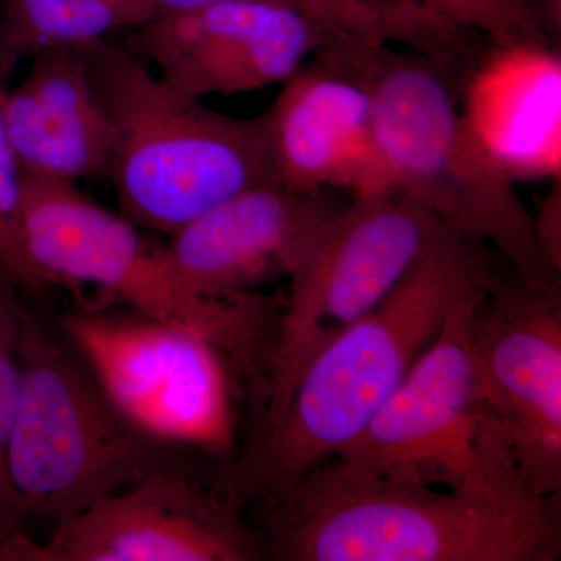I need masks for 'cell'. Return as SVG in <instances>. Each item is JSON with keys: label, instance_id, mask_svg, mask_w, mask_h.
Here are the masks:
<instances>
[{"label": "cell", "instance_id": "1", "mask_svg": "<svg viewBox=\"0 0 561 561\" xmlns=\"http://www.w3.org/2000/svg\"><path fill=\"white\" fill-rule=\"evenodd\" d=\"M486 243L451 230L375 309L302 368L278 419L234 478V494L272 502L319 465L341 456L370 426L471 291L502 278Z\"/></svg>", "mask_w": 561, "mask_h": 561}, {"label": "cell", "instance_id": "2", "mask_svg": "<svg viewBox=\"0 0 561 561\" xmlns=\"http://www.w3.org/2000/svg\"><path fill=\"white\" fill-rule=\"evenodd\" d=\"M370 76L376 147L390 190L486 243L530 289L560 295V261L511 173L465 119L456 77L430 57L390 46L373 49Z\"/></svg>", "mask_w": 561, "mask_h": 561}, {"label": "cell", "instance_id": "3", "mask_svg": "<svg viewBox=\"0 0 561 561\" xmlns=\"http://www.w3.org/2000/svg\"><path fill=\"white\" fill-rule=\"evenodd\" d=\"M273 551L289 561H553L556 500L502 507L383 481L330 459L275 501Z\"/></svg>", "mask_w": 561, "mask_h": 561}, {"label": "cell", "instance_id": "4", "mask_svg": "<svg viewBox=\"0 0 561 561\" xmlns=\"http://www.w3.org/2000/svg\"><path fill=\"white\" fill-rule=\"evenodd\" d=\"M113 130L108 175L122 216L173 234L232 195L275 183L260 116H228L108 38L80 47Z\"/></svg>", "mask_w": 561, "mask_h": 561}, {"label": "cell", "instance_id": "5", "mask_svg": "<svg viewBox=\"0 0 561 561\" xmlns=\"http://www.w3.org/2000/svg\"><path fill=\"white\" fill-rule=\"evenodd\" d=\"M22 230L28 256L50 284H92L131 311L197 332L262 401L283 305L257 291L210 297L195 289L165 247L151 245L130 220L70 181L22 172Z\"/></svg>", "mask_w": 561, "mask_h": 561}, {"label": "cell", "instance_id": "6", "mask_svg": "<svg viewBox=\"0 0 561 561\" xmlns=\"http://www.w3.org/2000/svg\"><path fill=\"white\" fill-rule=\"evenodd\" d=\"M494 284L454 306L400 389L332 459L383 481L453 491L502 507L553 501L537 500L527 489L472 354V311Z\"/></svg>", "mask_w": 561, "mask_h": 561}, {"label": "cell", "instance_id": "7", "mask_svg": "<svg viewBox=\"0 0 561 561\" xmlns=\"http://www.w3.org/2000/svg\"><path fill=\"white\" fill-rule=\"evenodd\" d=\"M20 397L9 476L20 516L55 527L102 497L169 467L161 446L133 430L72 348L20 308Z\"/></svg>", "mask_w": 561, "mask_h": 561}, {"label": "cell", "instance_id": "8", "mask_svg": "<svg viewBox=\"0 0 561 561\" xmlns=\"http://www.w3.org/2000/svg\"><path fill=\"white\" fill-rule=\"evenodd\" d=\"M451 230L400 192L353 197L331 217L289 278L268 365L261 430L278 419L306 364L375 311Z\"/></svg>", "mask_w": 561, "mask_h": 561}, {"label": "cell", "instance_id": "9", "mask_svg": "<svg viewBox=\"0 0 561 561\" xmlns=\"http://www.w3.org/2000/svg\"><path fill=\"white\" fill-rule=\"evenodd\" d=\"M62 332L103 397L144 438L221 459L234 451L236 370L208 339L131 309H79L62 319Z\"/></svg>", "mask_w": 561, "mask_h": 561}, {"label": "cell", "instance_id": "10", "mask_svg": "<svg viewBox=\"0 0 561 561\" xmlns=\"http://www.w3.org/2000/svg\"><path fill=\"white\" fill-rule=\"evenodd\" d=\"M375 44L332 38L261 114L272 179L291 191L390 190L375 139L370 57Z\"/></svg>", "mask_w": 561, "mask_h": 561}, {"label": "cell", "instance_id": "11", "mask_svg": "<svg viewBox=\"0 0 561 561\" xmlns=\"http://www.w3.org/2000/svg\"><path fill=\"white\" fill-rule=\"evenodd\" d=\"M471 343L483 389L500 416L531 496L561 491L560 295L502 276L476 302Z\"/></svg>", "mask_w": 561, "mask_h": 561}, {"label": "cell", "instance_id": "12", "mask_svg": "<svg viewBox=\"0 0 561 561\" xmlns=\"http://www.w3.org/2000/svg\"><path fill=\"white\" fill-rule=\"evenodd\" d=\"M332 38L290 7L236 0L158 14L138 28L133 51L203 101L286 83Z\"/></svg>", "mask_w": 561, "mask_h": 561}, {"label": "cell", "instance_id": "13", "mask_svg": "<svg viewBox=\"0 0 561 561\" xmlns=\"http://www.w3.org/2000/svg\"><path fill=\"white\" fill-rule=\"evenodd\" d=\"M254 545L230 507L175 468L151 472L31 542L27 561H245Z\"/></svg>", "mask_w": 561, "mask_h": 561}, {"label": "cell", "instance_id": "14", "mask_svg": "<svg viewBox=\"0 0 561 561\" xmlns=\"http://www.w3.org/2000/svg\"><path fill=\"white\" fill-rule=\"evenodd\" d=\"M342 206L327 192L262 183L184 225L165 250L195 289L238 297L268 280L290 278Z\"/></svg>", "mask_w": 561, "mask_h": 561}, {"label": "cell", "instance_id": "15", "mask_svg": "<svg viewBox=\"0 0 561 561\" xmlns=\"http://www.w3.org/2000/svg\"><path fill=\"white\" fill-rule=\"evenodd\" d=\"M459 98L476 138L513 180L559 181V46L489 44L461 77Z\"/></svg>", "mask_w": 561, "mask_h": 561}, {"label": "cell", "instance_id": "16", "mask_svg": "<svg viewBox=\"0 0 561 561\" xmlns=\"http://www.w3.org/2000/svg\"><path fill=\"white\" fill-rule=\"evenodd\" d=\"M3 92L2 122L21 171L70 181L108 175L113 130L79 49L44 51Z\"/></svg>", "mask_w": 561, "mask_h": 561}, {"label": "cell", "instance_id": "17", "mask_svg": "<svg viewBox=\"0 0 561 561\" xmlns=\"http://www.w3.org/2000/svg\"><path fill=\"white\" fill-rule=\"evenodd\" d=\"M158 14L154 0H3L0 77L24 58L80 49L122 28H140Z\"/></svg>", "mask_w": 561, "mask_h": 561}, {"label": "cell", "instance_id": "18", "mask_svg": "<svg viewBox=\"0 0 561 561\" xmlns=\"http://www.w3.org/2000/svg\"><path fill=\"white\" fill-rule=\"evenodd\" d=\"M160 13L236 0H154ZM300 11L332 35L430 51L440 38V21L413 0H262Z\"/></svg>", "mask_w": 561, "mask_h": 561}, {"label": "cell", "instance_id": "19", "mask_svg": "<svg viewBox=\"0 0 561 561\" xmlns=\"http://www.w3.org/2000/svg\"><path fill=\"white\" fill-rule=\"evenodd\" d=\"M491 44L559 46L561 14L546 0H413Z\"/></svg>", "mask_w": 561, "mask_h": 561}, {"label": "cell", "instance_id": "20", "mask_svg": "<svg viewBox=\"0 0 561 561\" xmlns=\"http://www.w3.org/2000/svg\"><path fill=\"white\" fill-rule=\"evenodd\" d=\"M0 81V283L22 290H43L49 280L33 264L22 230V171L2 122Z\"/></svg>", "mask_w": 561, "mask_h": 561}, {"label": "cell", "instance_id": "21", "mask_svg": "<svg viewBox=\"0 0 561 561\" xmlns=\"http://www.w3.org/2000/svg\"><path fill=\"white\" fill-rule=\"evenodd\" d=\"M13 289L0 283V538L21 531L20 512L14 501L9 476V449L18 397H20V362H18V312Z\"/></svg>", "mask_w": 561, "mask_h": 561}, {"label": "cell", "instance_id": "22", "mask_svg": "<svg viewBox=\"0 0 561 561\" xmlns=\"http://www.w3.org/2000/svg\"><path fill=\"white\" fill-rule=\"evenodd\" d=\"M552 9L561 11V0H546Z\"/></svg>", "mask_w": 561, "mask_h": 561}]
</instances>
